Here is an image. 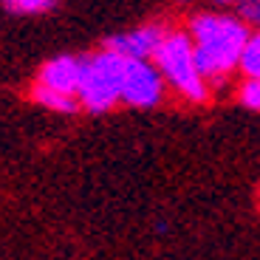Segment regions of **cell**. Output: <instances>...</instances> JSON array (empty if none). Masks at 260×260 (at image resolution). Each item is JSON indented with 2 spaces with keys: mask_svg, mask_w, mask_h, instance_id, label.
Listing matches in <instances>:
<instances>
[{
  "mask_svg": "<svg viewBox=\"0 0 260 260\" xmlns=\"http://www.w3.org/2000/svg\"><path fill=\"white\" fill-rule=\"evenodd\" d=\"M195 46V62L207 82H223L235 68H241L249 31L243 20L223 14H198L189 26Z\"/></svg>",
  "mask_w": 260,
  "mask_h": 260,
  "instance_id": "cell-1",
  "label": "cell"
},
{
  "mask_svg": "<svg viewBox=\"0 0 260 260\" xmlns=\"http://www.w3.org/2000/svg\"><path fill=\"white\" fill-rule=\"evenodd\" d=\"M156 65H158V74L184 99H189V102H204L207 99L209 88H207V79L198 71V62H195L192 37H187L181 31L167 34L161 48L156 51Z\"/></svg>",
  "mask_w": 260,
  "mask_h": 260,
  "instance_id": "cell-2",
  "label": "cell"
},
{
  "mask_svg": "<svg viewBox=\"0 0 260 260\" xmlns=\"http://www.w3.org/2000/svg\"><path fill=\"white\" fill-rule=\"evenodd\" d=\"M122 74H124V57L113 51H99L85 59L82 68V85H79V105L91 113L111 111L116 102H122Z\"/></svg>",
  "mask_w": 260,
  "mask_h": 260,
  "instance_id": "cell-3",
  "label": "cell"
},
{
  "mask_svg": "<svg viewBox=\"0 0 260 260\" xmlns=\"http://www.w3.org/2000/svg\"><path fill=\"white\" fill-rule=\"evenodd\" d=\"M164 77L147 59H124L122 74V102L130 108H153L161 102Z\"/></svg>",
  "mask_w": 260,
  "mask_h": 260,
  "instance_id": "cell-4",
  "label": "cell"
},
{
  "mask_svg": "<svg viewBox=\"0 0 260 260\" xmlns=\"http://www.w3.org/2000/svg\"><path fill=\"white\" fill-rule=\"evenodd\" d=\"M164 37H167V31H164L161 26H142V28H136V31L116 34V37H111L105 46H108V51L119 54V57H124V59H147V57H156V51L161 48Z\"/></svg>",
  "mask_w": 260,
  "mask_h": 260,
  "instance_id": "cell-5",
  "label": "cell"
},
{
  "mask_svg": "<svg viewBox=\"0 0 260 260\" xmlns=\"http://www.w3.org/2000/svg\"><path fill=\"white\" fill-rule=\"evenodd\" d=\"M82 68L85 59L79 57H54L48 59L43 68H40V85H46L57 93H68V96H77L79 85H82Z\"/></svg>",
  "mask_w": 260,
  "mask_h": 260,
  "instance_id": "cell-6",
  "label": "cell"
},
{
  "mask_svg": "<svg viewBox=\"0 0 260 260\" xmlns=\"http://www.w3.org/2000/svg\"><path fill=\"white\" fill-rule=\"evenodd\" d=\"M31 99L37 105H43V108H48V111H57V113H74L79 108L77 96L57 93V91H51V88H46V85H40V82L31 88Z\"/></svg>",
  "mask_w": 260,
  "mask_h": 260,
  "instance_id": "cell-7",
  "label": "cell"
},
{
  "mask_svg": "<svg viewBox=\"0 0 260 260\" xmlns=\"http://www.w3.org/2000/svg\"><path fill=\"white\" fill-rule=\"evenodd\" d=\"M241 71L246 74L249 79H260V31L252 34L243 48V57H241Z\"/></svg>",
  "mask_w": 260,
  "mask_h": 260,
  "instance_id": "cell-8",
  "label": "cell"
},
{
  "mask_svg": "<svg viewBox=\"0 0 260 260\" xmlns=\"http://www.w3.org/2000/svg\"><path fill=\"white\" fill-rule=\"evenodd\" d=\"M9 12L14 14H40V12H48L54 9L57 0H3Z\"/></svg>",
  "mask_w": 260,
  "mask_h": 260,
  "instance_id": "cell-9",
  "label": "cell"
},
{
  "mask_svg": "<svg viewBox=\"0 0 260 260\" xmlns=\"http://www.w3.org/2000/svg\"><path fill=\"white\" fill-rule=\"evenodd\" d=\"M241 102L252 111H260V79H246L241 88Z\"/></svg>",
  "mask_w": 260,
  "mask_h": 260,
  "instance_id": "cell-10",
  "label": "cell"
},
{
  "mask_svg": "<svg viewBox=\"0 0 260 260\" xmlns=\"http://www.w3.org/2000/svg\"><path fill=\"white\" fill-rule=\"evenodd\" d=\"M241 20L249 26L260 28V0H243L241 3Z\"/></svg>",
  "mask_w": 260,
  "mask_h": 260,
  "instance_id": "cell-11",
  "label": "cell"
},
{
  "mask_svg": "<svg viewBox=\"0 0 260 260\" xmlns=\"http://www.w3.org/2000/svg\"><path fill=\"white\" fill-rule=\"evenodd\" d=\"M221 3H232V0H221Z\"/></svg>",
  "mask_w": 260,
  "mask_h": 260,
  "instance_id": "cell-12",
  "label": "cell"
}]
</instances>
